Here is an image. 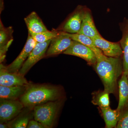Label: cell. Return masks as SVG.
<instances>
[{"label":"cell","mask_w":128,"mask_h":128,"mask_svg":"<svg viewBox=\"0 0 128 128\" xmlns=\"http://www.w3.org/2000/svg\"><path fill=\"white\" fill-rule=\"evenodd\" d=\"M96 56L95 69L103 83L104 90L114 94L118 79L123 73V62L120 57H108L103 54Z\"/></svg>","instance_id":"1"},{"label":"cell","mask_w":128,"mask_h":128,"mask_svg":"<svg viewBox=\"0 0 128 128\" xmlns=\"http://www.w3.org/2000/svg\"><path fill=\"white\" fill-rule=\"evenodd\" d=\"M61 87L48 84H30L20 100L25 107L34 108L36 105L60 100L63 96Z\"/></svg>","instance_id":"2"},{"label":"cell","mask_w":128,"mask_h":128,"mask_svg":"<svg viewBox=\"0 0 128 128\" xmlns=\"http://www.w3.org/2000/svg\"><path fill=\"white\" fill-rule=\"evenodd\" d=\"M62 99L51 101L34 107V118L46 128H52L61 107Z\"/></svg>","instance_id":"3"},{"label":"cell","mask_w":128,"mask_h":128,"mask_svg":"<svg viewBox=\"0 0 128 128\" xmlns=\"http://www.w3.org/2000/svg\"><path fill=\"white\" fill-rule=\"evenodd\" d=\"M24 108L20 99L0 98V123H7L14 119Z\"/></svg>","instance_id":"4"},{"label":"cell","mask_w":128,"mask_h":128,"mask_svg":"<svg viewBox=\"0 0 128 128\" xmlns=\"http://www.w3.org/2000/svg\"><path fill=\"white\" fill-rule=\"evenodd\" d=\"M51 40L44 42L37 43L18 73L25 76L35 64L45 57Z\"/></svg>","instance_id":"5"},{"label":"cell","mask_w":128,"mask_h":128,"mask_svg":"<svg viewBox=\"0 0 128 128\" xmlns=\"http://www.w3.org/2000/svg\"><path fill=\"white\" fill-rule=\"evenodd\" d=\"M85 9L82 6H78L67 20L56 29L70 34L79 33L81 28Z\"/></svg>","instance_id":"6"},{"label":"cell","mask_w":128,"mask_h":128,"mask_svg":"<svg viewBox=\"0 0 128 128\" xmlns=\"http://www.w3.org/2000/svg\"><path fill=\"white\" fill-rule=\"evenodd\" d=\"M56 37L51 40L45 57L53 56L63 53L70 47L73 40L68 33L59 31Z\"/></svg>","instance_id":"7"},{"label":"cell","mask_w":128,"mask_h":128,"mask_svg":"<svg viewBox=\"0 0 128 128\" xmlns=\"http://www.w3.org/2000/svg\"><path fill=\"white\" fill-rule=\"evenodd\" d=\"M63 54L80 57L90 65H95L96 61V54L90 48L74 40H73L70 46Z\"/></svg>","instance_id":"8"},{"label":"cell","mask_w":128,"mask_h":128,"mask_svg":"<svg viewBox=\"0 0 128 128\" xmlns=\"http://www.w3.org/2000/svg\"><path fill=\"white\" fill-rule=\"evenodd\" d=\"M37 43L32 36L28 34L27 40L23 49L11 64L8 66H5L6 70L10 72L18 73Z\"/></svg>","instance_id":"9"},{"label":"cell","mask_w":128,"mask_h":128,"mask_svg":"<svg viewBox=\"0 0 128 128\" xmlns=\"http://www.w3.org/2000/svg\"><path fill=\"white\" fill-rule=\"evenodd\" d=\"M29 84L24 76L19 73L8 71L5 66L0 64V85L6 86H24Z\"/></svg>","instance_id":"10"},{"label":"cell","mask_w":128,"mask_h":128,"mask_svg":"<svg viewBox=\"0 0 128 128\" xmlns=\"http://www.w3.org/2000/svg\"><path fill=\"white\" fill-rule=\"evenodd\" d=\"M92 40L96 47L100 49L106 56L120 57L123 54L122 50L118 43L109 42L104 39L102 36Z\"/></svg>","instance_id":"11"},{"label":"cell","mask_w":128,"mask_h":128,"mask_svg":"<svg viewBox=\"0 0 128 128\" xmlns=\"http://www.w3.org/2000/svg\"><path fill=\"white\" fill-rule=\"evenodd\" d=\"M13 29L12 26L5 27L0 21V62L4 59L8 48L13 41Z\"/></svg>","instance_id":"12"},{"label":"cell","mask_w":128,"mask_h":128,"mask_svg":"<svg viewBox=\"0 0 128 128\" xmlns=\"http://www.w3.org/2000/svg\"><path fill=\"white\" fill-rule=\"evenodd\" d=\"M79 33L84 34L92 39L101 36L96 28L90 12L86 8L85 9L81 28Z\"/></svg>","instance_id":"13"},{"label":"cell","mask_w":128,"mask_h":128,"mask_svg":"<svg viewBox=\"0 0 128 128\" xmlns=\"http://www.w3.org/2000/svg\"><path fill=\"white\" fill-rule=\"evenodd\" d=\"M34 118V108L25 107L19 114L8 122L9 128H27L30 120Z\"/></svg>","instance_id":"14"},{"label":"cell","mask_w":128,"mask_h":128,"mask_svg":"<svg viewBox=\"0 0 128 128\" xmlns=\"http://www.w3.org/2000/svg\"><path fill=\"white\" fill-rule=\"evenodd\" d=\"M30 34L40 33L48 30L41 18L36 12H32L24 19Z\"/></svg>","instance_id":"15"},{"label":"cell","mask_w":128,"mask_h":128,"mask_svg":"<svg viewBox=\"0 0 128 128\" xmlns=\"http://www.w3.org/2000/svg\"><path fill=\"white\" fill-rule=\"evenodd\" d=\"M27 86H6L0 85V98L9 100L20 99L26 92Z\"/></svg>","instance_id":"16"},{"label":"cell","mask_w":128,"mask_h":128,"mask_svg":"<svg viewBox=\"0 0 128 128\" xmlns=\"http://www.w3.org/2000/svg\"><path fill=\"white\" fill-rule=\"evenodd\" d=\"M118 86L119 102L117 109L121 112L128 106V80L126 74L123 73L118 82Z\"/></svg>","instance_id":"17"},{"label":"cell","mask_w":128,"mask_h":128,"mask_svg":"<svg viewBox=\"0 0 128 128\" xmlns=\"http://www.w3.org/2000/svg\"><path fill=\"white\" fill-rule=\"evenodd\" d=\"M106 127L107 128H116L121 112L116 110H112L110 107L101 108Z\"/></svg>","instance_id":"18"},{"label":"cell","mask_w":128,"mask_h":128,"mask_svg":"<svg viewBox=\"0 0 128 128\" xmlns=\"http://www.w3.org/2000/svg\"><path fill=\"white\" fill-rule=\"evenodd\" d=\"M68 34L72 40L79 42L90 48L95 53L96 56L103 54L100 49L96 47L92 40L89 37L80 33H68Z\"/></svg>","instance_id":"19"},{"label":"cell","mask_w":128,"mask_h":128,"mask_svg":"<svg viewBox=\"0 0 128 128\" xmlns=\"http://www.w3.org/2000/svg\"><path fill=\"white\" fill-rule=\"evenodd\" d=\"M109 94L104 90L94 92L92 95V102L94 105L98 106L100 109L110 107Z\"/></svg>","instance_id":"20"},{"label":"cell","mask_w":128,"mask_h":128,"mask_svg":"<svg viewBox=\"0 0 128 128\" xmlns=\"http://www.w3.org/2000/svg\"><path fill=\"white\" fill-rule=\"evenodd\" d=\"M120 44L123 54V73L127 74L128 72V27L124 32Z\"/></svg>","instance_id":"21"},{"label":"cell","mask_w":128,"mask_h":128,"mask_svg":"<svg viewBox=\"0 0 128 128\" xmlns=\"http://www.w3.org/2000/svg\"><path fill=\"white\" fill-rule=\"evenodd\" d=\"M59 31L53 29L52 31L48 30L40 33L30 34L38 43H43L52 39L58 34Z\"/></svg>","instance_id":"22"},{"label":"cell","mask_w":128,"mask_h":128,"mask_svg":"<svg viewBox=\"0 0 128 128\" xmlns=\"http://www.w3.org/2000/svg\"><path fill=\"white\" fill-rule=\"evenodd\" d=\"M116 128H128V110L121 112Z\"/></svg>","instance_id":"23"},{"label":"cell","mask_w":128,"mask_h":128,"mask_svg":"<svg viewBox=\"0 0 128 128\" xmlns=\"http://www.w3.org/2000/svg\"><path fill=\"white\" fill-rule=\"evenodd\" d=\"M27 128H46L45 126H44L41 123L36 120H30L28 123Z\"/></svg>","instance_id":"24"},{"label":"cell","mask_w":128,"mask_h":128,"mask_svg":"<svg viewBox=\"0 0 128 128\" xmlns=\"http://www.w3.org/2000/svg\"><path fill=\"white\" fill-rule=\"evenodd\" d=\"M0 128H9L8 124L7 123H0Z\"/></svg>","instance_id":"25"},{"label":"cell","mask_w":128,"mask_h":128,"mask_svg":"<svg viewBox=\"0 0 128 128\" xmlns=\"http://www.w3.org/2000/svg\"><path fill=\"white\" fill-rule=\"evenodd\" d=\"M3 0H0V12L2 11V10H3Z\"/></svg>","instance_id":"26"},{"label":"cell","mask_w":128,"mask_h":128,"mask_svg":"<svg viewBox=\"0 0 128 128\" xmlns=\"http://www.w3.org/2000/svg\"><path fill=\"white\" fill-rule=\"evenodd\" d=\"M127 78H128V74H127Z\"/></svg>","instance_id":"27"}]
</instances>
